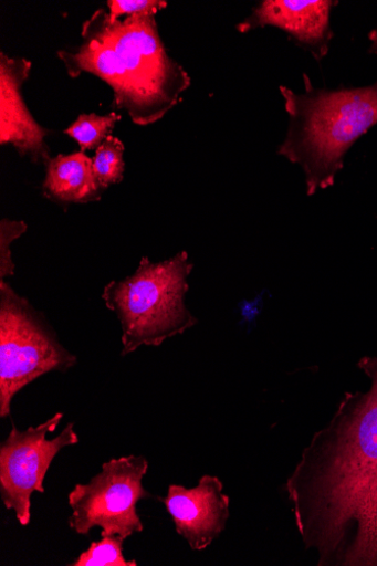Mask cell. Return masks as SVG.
<instances>
[{"mask_svg": "<svg viewBox=\"0 0 377 566\" xmlns=\"http://www.w3.org/2000/svg\"><path fill=\"white\" fill-rule=\"evenodd\" d=\"M367 391L349 395L292 472L313 525L353 566H377V358L365 359Z\"/></svg>", "mask_w": 377, "mask_h": 566, "instance_id": "obj_1", "label": "cell"}, {"mask_svg": "<svg viewBox=\"0 0 377 566\" xmlns=\"http://www.w3.org/2000/svg\"><path fill=\"white\" fill-rule=\"evenodd\" d=\"M59 57L72 78L88 73L111 85L113 108L138 126L164 119L191 84L169 56L154 15L113 21L100 9L83 23L81 45L60 50Z\"/></svg>", "mask_w": 377, "mask_h": 566, "instance_id": "obj_2", "label": "cell"}, {"mask_svg": "<svg viewBox=\"0 0 377 566\" xmlns=\"http://www.w3.org/2000/svg\"><path fill=\"white\" fill-rule=\"evenodd\" d=\"M304 92L281 86L289 116L280 156L302 168L308 196L333 186L353 145L377 125V81L368 86L314 87L303 75Z\"/></svg>", "mask_w": 377, "mask_h": 566, "instance_id": "obj_3", "label": "cell"}, {"mask_svg": "<svg viewBox=\"0 0 377 566\" xmlns=\"http://www.w3.org/2000/svg\"><path fill=\"white\" fill-rule=\"evenodd\" d=\"M192 270L186 251L157 264L144 256L132 276L104 287L102 298L122 324L123 356L157 347L198 323L185 304Z\"/></svg>", "mask_w": 377, "mask_h": 566, "instance_id": "obj_4", "label": "cell"}, {"mask_svg": "<svg viewBox=\"0 0 377 566\" xmlns=\"http://www.w3.org/2000/svg\"><path fill=\"white\" fill-rule=\"evenodd\" d=\"M76 364L77 357L61 344L43 316L0 282V418L11 417L13 398L31 382Z\"/></svg>", "mask_w": 377, "mask_h": 566, "instance_id": "obj_5", "label": "cell"}, {"mask_svg": "<svg viewBox=\"0 0 377 566\" xmlns=\"http://www.w3.org/2000/svg\"><path fill=\"white\" fill-rule=\"evenodd\" d=\"M143 455H126L104 462L102 471L88 483L77 484L69 494L73 510L69 526L86 536L95 527L101 534L129 538L144 531L137 513V503L150 499L143 480L148 472Z\"/></svg>", "mask_w": 377, "mask_h": 566, "instance_id": "obj_6", "label": "cell"}, {"mask_svg": "<svg viewBox=\"0 0 377 566\" xmlns=\"http://www.w3.org/2000/svg\"><path fill=\"white\" fill-rule=\"evenodd\" d=\"M63 418V413H57L24 431L13 427L0 446V497L8 510L15 512L21 526L31 522L32 494L45 492L44 479L52 461L63 449L80 442L74 423H69L56 438L48 439Z\"/></svg>", "mask_w": 377, "mask_h": 566, "instance_id": "obj_7", "label": "cell"}, {"mask_svg": "<svg viewBox=\"0 0 377 566\" xmlns=\"http://www.w3.org/2000/svg\"><path fill=\"white\" fill-rule=\"evenodd\" d=\"M338 4L333 0H263L238 25V31L248 33L264 27L277 28L321 62L329 54L334 39L332 14Z\"/></svg>", "mask_w": 377, "mask_h": 566, "instance_id": "obj_8", "label": "cell"}, {"mask_svg": "<svg viewBox=\"0 0 377 566\" xmlns=\"http://www.w3.org/2000/svg\"><path fill=\"white\" fill-rule=\"evenodd\" d=\"M174 520L176 532L192 551H203L226 531L230 520L229 495L223 482L203 475L193 489L169 486L168 496L159 499Z\"/></svg>", "mask_w": 377, "mask_h": 566, "instance_id": "obj_9", "label": "cell"}, {"mask_svg": "<svg viewBox=\"0 0 377 566\" xmlns=\"http://www.w3.org/2000/svg\"><path fill=\"white\" fill-rule=\"evenodd\" d=\"M32 63L0 54V144L12 145L22 157L45 164L49 147L44 139L49 130L32 117L22 95Z\"/></svg>", "mask_w": 377, "mask_h": 566, "instance_id": "obj_10", "label": "cell"}, {"mask_svg": "<svg viewBox=\"0 0 377 566\" xmlns=\"http://www.w3.org/2000/svg\"><path fill=\"white\" fill-rule=\"evenodd\" d=\"M44 195L67 203L98 201L102 188L93 171V161L84 151L50 158L45 164Z\"/></svg>", "mask_w": 377, "mask_h": 566, "instance_id": "obj_11", "label": "cell"}, {"mask_svg": "<svg viewBox=\"0 0 377 566\" xmlns=\"http://www.w3.org/2000/svg\"><path fill=\"white\" fill-rule=\"evenodd\" d=\"M125 145L118 137H107L95 151L93 171L102 189L121 184L124 179L126 164Z\"/></svg>", "mask_w": 377, "mask_h": 566, "instance_id": "obj_12", "label": "cell"}, {"mask_svg": "<svg viewBox=\"0 0 377 566\" xmlns=\"http://www.w3.org/2000/svg\"><path fill=\"white\" fill-rule=\"evenodd\" d=\"M122 118V115L116 112L106 116L80 115L64 133L72 137L85 153L97 148L107 137L112 136L115 126Z\"/></svg>", "mask_w": 377, "mask_h": 566, "instance_id": "obj_13", "label": "cell"}, {"mask_svg": "<svg viewBox=\"0 0 377 566\" xmlns=\"http://www.w3.org/2000/svg\"><path fill=\"white\" fill-rule=\"evenodd\" d=\"M126 538L119 535L101 534V541L91 544L71 566H137L124 555Z\"/></svg>", "mask_w": 377, "mask_h": 566, "instance_id": "obj_14", "label": "cell"}, {"mask_svg": "<svg viewBox=\"0 0 377 566\" xmlns=\"http://www.w3.org/2000/svg\"><path fill=\"white\" fill-rule=\"evenodd\" d=\"M107 9L113 21L125 17L134 15H156L168 8L165 0H107Z\"/></svg>", "mask_w": 377, "mask_h": 566, "instance_id": "obj_15", "label": "cell"}, {"mask_svg": "<svg viewBox=\"0 0 377 566\" xmlns=\"http://www.w3.org/2000/svg\"><path fill=\"white\" fill-rule=\"evenodd\" d=\"M27 224L21 221L3 220L0 222V276L4 281L15 274L12 262L11 243L27 232Z\"/></svg>", "mask_w": 377, "mask_h": 566, "instance_id": "obj_16", "label": "cell"}, {"mask_svg": "<svg viewBox=\"0 0 377 566\" xmlns=\"http://www.w3.org/2000/svg\"><path fill=\"white\" fill-rule=\"evenodd\" d=\"M368 53L377 56V25L368 34Z\"/></svg>", "mask_w": 377, "mask_h": 566, "instance_id": "obj_17", "label": "cell"}]
</instances>
